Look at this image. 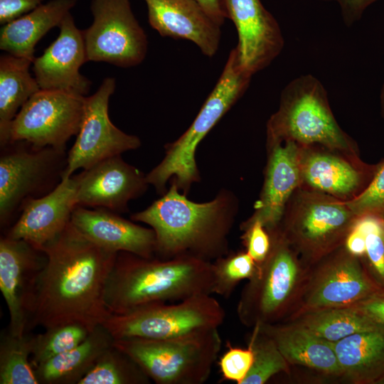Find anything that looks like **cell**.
<instances>
[{"mask_svg":"<svg viewBox=\"0 0 384 384\" xmlns=\"http://www.w3.org/2000/svg\"><path fill=\"white\" fill-rule=\"evenodd\" d=\"M246 252L259 264L267 257L271 247V237L261 223L255 221L240 228Z\"/></svg>","mask_w":384,"mask_h":384,"instance_id":"38","label":"cell"},{"mask_svg":"<svg viewBox=\"0 0 384 384\" xmlns=\"http://www.w3.org/2000/svg\"><path fill=\"white\" fill-rule=\"evenodd\" d=\"M254 361L252 349L235 347L227 343V350L220 356L218 365L224 380L242 384L248 374Z\"/></svg>","mask_w":384,"mask_h":384,"instance_id":"36","label":"cell"},{"mask_svg":"<svg viewBox=\"0 0 384 384\" xmlns=\"http://www.w3.org/2000/svg\"><path fill=\"white\" fill-rule=\"evenodd\" d=\"M267 148L268 159L260 198L252 215L240 224V228L258 221L268 233L277 230L291 197L301 186L300 146L286 141L267 144Z\"/></svg>","mask_w":384,"mask_h":384,"instance_id":"19","label":"cell"},{"mask_svg":"<svg viewBox=\"0 0 384 384\" xmlns=\"http://www.w3.org/2000/svg\"><path fill=\"white\" fill-rule=\"evenodd\" d=\"M77 206L75 176L63 177L48 193L25 201L18 218L5 235L41 250L65 228Z\"/></svg>","mask_w":384,"mask_h":384,"instance_id":"20","label":"cell"},{"mask_svg":"<svg viewBox=\"0 0 384 384\" xmlns=\"http://www.w3.org/2000/svg\"><path fill=\"white\" fill-rule=\"evenodd\" d=\"M46 260L43 250L26 241L1 237L0 289L9 314L7 330L14 336L27 333L37 280Z\"/></svg>","mask_w":384,"mask_h":384,"instance_id":"15","label":"cell"},{"mask_svg":"<svg viewBox=\"0 0 384 384\" xmlns=\"http://www.w3.org/2000/svg\"><path fill=\"white\" fill-rule=\"evenodd\" d=\"M211 294L147 305L124 314H111L102 325L114 339H165L218 329L225 312Z\"/></svg>","mask_w":384,"mask_h":384,"instance_id":"10","label":"cell"},{"mask_svg":"<svg viewBox=\"0 0 384 384\" xmlns=\"http://www.w3.org/2000/svg\"><path fill=\"white\" fill-rule=\"evenodd\" d=\"M299 170L301 186L338 199L355 197L363 181L353 164L320 146H300Z\"/></svg>","mask_w":384,"mask_h":384,"instance_id":"24","label":"cell"},{"mask_svg":"<svg viewBox=\"0 0 384 384\" xmlns=\"http://www.w3.org/2000/svg\"><path fill=\"white\" fill-rule=\"evenodd\" d=\"M334 1L341 9L343 21L347 26H351L358 21L365 10L372 4L378 0H322Z\"/></svg>","mask_w":384,"mask_h":384,"instance_id":"41","label":"cell"},{"mask_svg":"<svg viewBox=\"0 0 384 384\" xmlns=\"http://www.w3.org/2000/svg\"><path fill=\"white\" fill-rule=\"evenodd\" d=\"M269 233L270 252L257 264L237 306L238 317L247 327L286 321L298 302L309 271L278 229Z\"/></svg>","mask_w":384,"mask_h":384,"instance_id":"5","label":"cell"},{"mask_svg":"<svg viewBox=\"0 0 384 384\" xmlns=\"http://www.w3.org/2000/svg\"><path fill=\"white\" fill-rule=\"evenodd\" d=\"M86 96L40 90L23 105L11 122L3 146L25 141L36 147L65 151L81 125Z\"/></svg>","mask_w":384,"mask_h":384,"instance_id":"12","label":"cell"},{"mask_svg":"<svg viewBox=\"0 0 384 384\" xmlns=\"http://www.w3.org/2000/svg\"><path fill=\"white\" fill-rule=\"evenodd\" d=\"M75 176L78 206L117 213L127 212L129 202L142 196L149 185L146 175L121 155L105 159Z\"/></svg>","mask_w":384,"mask_h":384,"instance_id":"17","label":"cell"},{"mask_svg":"<svg viewBox=\"0 0 384 384\" xmlns=\"http://www.w3.org/2000/svg\"><path fill=\"white\" fill-rule=\"evenodd\" d=\"M238 210L236 196L223 188L212 200H189L176 183L146 209L131 215L156 235L155 257L189 256L213 262L229 252L228 237Z\"/></svg>","mask_w":384,"mask_h":384,"instance_id":"2","label":"cell"},{"mask_svg":"<svg viewBox=\"0 0 384 384\" xmlns=\"http://www.w3.org/2000/svg\"><path fill=\"white\" fill-rule=\"evenodd\" d=\"M256 326L274 341L289 365L304 366L328 377L341 378L331 342L293 321Z\"/></svg>","mask_w":384,"mask_h":384,"instance_id":"23","label":"cell"},{"mask_svg":"<svg viewBox=\"0 0 384 384\" xmlns=\"http://www.w3.org/2000/svg\"><path fill=\"white\" fill-rule=\"evenodd\" d=\"M351 306L384 326V291L376 292Z\"/></svg>","mask_w":384,"mask_h":384,"instance_id":"40","label":"cell"},{"mask_svg":"<svg viewBox=\"0 0 384 384\" xmlns=\"http://www.w3.org/2000/svg\"><path fill=\"white\" fill-rule=\"evenodd\" d=\"M285 321L299 324L318 337L331 343L338 342L356 333L383 326L352 306L309 311Z\"/></svg>","mask_w":384,"mask_h":384,"instance_id":"29","label":"cell"},{"mask_svg":"<svg viewBox=\"0 0 384 384\" xmlns=\"http://www.w3.org/2000/svg\"><path fill=\"white\" fill-rule=\"evenodd\" d=\"M73 225L87 239L114 253L130 252L152 258L156 252V235L151 228L128 220L105 208L88 209L77 206L71 216Z\"/></svg>","mask_w":384,"mask_h":384,"instance_id":"21","label":"cell"},{"mask_svg":"<svg viewBox=\"0 0 384 384\" xmlns=\"http://www.w3.org/2000/svg\"><path fill=\"white\" fill-rule=\"evenodd\" d=\"M150 26L162 37L185 39L213 57L220 38V26L194 0H144Z\"/></svg>","mask_w":384,"mask_h":384,"instance_id":"22","label":"cell"},{"mask_svg":"<svg viewBox=\"0 0 384 384\" xmlns=\"http://www.w3.org/2000/svg\"><path fill=\"white\" fill-rule=\"evenodd\" d=\"M346 203L358 217L365 214L384 216V163L378 168L368 186Z\"/></svg>","mask_w":384,"mask_h":384,"instance_id":"35","label":"cell"},{"mask_svg":"<svg viewBox=\"0 0 384 384\" xmlns=\"http://www.w3.org/2000/svg\"><path fill=\"white\" fill-rule=\"evenodd\" d=\"M218 329L165 339H114L156 384H203L209 378L221 348Z\"/></svg>","mask_w":384,"mask_h":384,"instance_id":"7","label":"cell"},{"mask_svg":"<svg viewBox=\"0 0 384 384\" xmlns=\"http://www.w3.org/2000/svg\"><path fill=\"white\" fill-rule=\"evenodd\" d=\"M114 341L102 324L97 326L75 348L38 365L39 384H78Z\"/></svg>","mask_w":384,"mask_h":384,"instance_id":"27","label":"cell"},{"mask_svg":"<svg viewBox=\"0 0 384 384\" xmlns=\"http://www.w3.org/2000/svg\"><path fill=\"white\" fill-rule=\"evenodd\" d=\"M380 102H381L383 112L384 114V83L382 86L381 92H380Z\"/></svg>","mask_w":384,"mask_h":384,"instance_id":"44","label":"cell"},{"mask_svg":"<svg viewBox=\"0 0 384 384\" xmlns=\"http://www.w3.org/2000/svg\"><path fill=\"white\" fill-rule=\"evenodd\" d=\"M115 87V79L108 77L93 95L86 96L80 130L68 153L63 178L71 177L78 169H88L105 159L140 147L139 137L120 130L109 117V101Z\"/></svg>","mask_w":384,"mask_h":384,"instance_id":"14","label":"cell"},{"mask_svg":"<svg viewBox=\"0 0 384 384\" xmlns=\"http://www.w3.org/2000/svg\"><path fill=\"white\" fill-rule=\"evenodd\" d=\"M357 218L346 201L299 187L278 230L309 268L343 245Z\"/></svg>","mask_w":384,"mask_h":384,"instance_id":"8","label":"cell"},{"mask_svg":"<svg viewBox=\"0 0 384 384\" xmlns=\"http://www.w3.org/2000/svg\"><path fill=\"white\" fill-rule=\"evenodd\" d=\"M1 149L0 224L6 228L25 201L48 193L61 181L68 154L25 141L11 142Z\"/></svg>","mask_w":384,"mask_h":384,"instance_id":"9","label":"cell"},{"mask_svg":"<svg viewBox=\"0 0 384 384\" xmlns=\"http://www.w3.org/2000/svg\"><path fill=\"white\" fill-rule=\"evenodd\" d=\"M88 329L78 324H68L46 329L34 336L31 362L35 368L40 363L65 353L82 342Z\"/></svg>","mask_w":384,"mask_h":384,"instance_id":"33","label":"cell"},{"mask_svg":"<svg viewBox=\"0 0 384 384\" xmlns=\"http://www.w3.org/2000/svg\"><path fill=\"white\" fill-rule=\"evenodd\" d=\"M212 262L189 256L142 257L119 252L110 274L105 302L111 314L160 303L212 294Z\"/></svg>","mask_w":384,"mask_h":384,"instance_id":"3","label":"cell"},{"mask_svg":"<svg viewBox=\"0 0 384 384\" xmlns=\"http://www.w3.org/2000/svg\"><path fill=\"white\" fill-rule=\"evenodd\" d=\"M383 219H384V216H383Z\"/></svg>","mask_w":384,"mask_h":384,"instance_id":"46","label":"cell"},{"mask_svg":"<svg viewBox=\"0 0 384 384\" xmlns=\"http://www.w3.org/2000/svg\"><path fill=\"white\" fill-rule=\"evenodd\" d=\"M343 246L351 255L362 259L366 250V236L353 226L346 238Z\"/></svg>","mask_w":384,"mask_h":384,"instance_id":"42","label":"cell"},{"mask_svg":"<svg viewBox=\"0 0 384 384\" xmlns=\"http://www.w3.org/2000/svg\"><path fill=\"white\" fill-rule=\"evenodd\" d=\"M76 3L77 0H50L3 25L0 49L33 61L36 45L51 28L60 25Z\"/></svg>","mask_w":384,"mask_h":384,"instance_id":"25","label":"cell"},{"mask_svg":"<svg viewBox=\"0 0 384 384\" xmlns=\"http://www.w3.org/2000/svg\"><path fill=\"white\" fill-rule=\"evenodd\" d=\"M43 0H0V24H6L31 11Z\"/></svg>","mask_w":384,"mask_h":384,"instance_id":"39","label":"cell"},{"mask_svg":"<svg viewBox=\"0 0 384 384\" xmlns=\"http://www.w3.org/2000/svg\"><path fill=\"white\" fill-rule=\"evenodd\" d=\"M46 263L37 280L26 332L78 324L91 332L111 316L105 302L117 253L87 239L71 223L42 250Z\"/></svg>","mask_w":384,"mask_h":384,"instance_id":"1","label":"cell"},{"mask_svg":"<svg viewBox=\"0 0 384 384\" xmlns=\"http://www.w3.org/2000/svg\"><path fill=\"white\" fill-rule=\"evenodd\" d=\"M252 76L238 63L235 48L231 50L223 72L187 130L176 141L165 146L161 161L146 175L149 185L163 195L169 180L188 194L191 186L200 181L196 152L206 134L242 96Z\"/></svg>","mask_w":384,"mask_h":384,"instance_id":"4","label":"cell"},{"mask_svg":"<svg viewBox=\"0 0 384 384\" xmlns=\"http://www.w3.org/2000/svg\"><path fill=\"white\" fill-rule=\"evenodd\" d=\"M332 345L343 380L375 384L384 376V326L350 335Z\"/></svg>","mask_w":384,"mask_h":384,"instance_id":"26","label":"cell"},{"mask_svg":"<svg viewBox=\"0 0 384 384\" xmlns=\"http://www.w3.org/2000/svg\"><path fill=\"white\" fill-rule=\"evenodd\" d=\"M375 384H384V376H383L382 378H380V379H378Z\"/></svg>","mask_w":384,"mask_h":384,"instance_id":"45","label":"cell"},{"mask_svg":"<svg viewBox=\"0 0 384 384\" xmlns=\"http://www.w3.org/2000/svg\"><path fill=\"white\" fill-rule=\"evenodd\" d=\"M150 381L140 367L113 343L78 384H149Z\"/></svg>","mask_w":384,"mask_h":384,"instance_id":"31","label":"cell"},{"mask_svg":"<svg viewBox=\"0 0 384 384\" xmlns=\"http://www.w3.org/2000/svg\"><path fill=\"white\" fill-rule=\"evenodd\" d=\"M226 18L235 25V48L240 68L252 76L281 53L284 38L279 26L260 0H222Z\"/></svg>","mask_w":384,"mask_h":384,"instance_id":"16","label":"cell"},{"mask_svg":"<svg viewBox=\"0 0 384 384\" xmlns=\"http://www.w3.org/2000/svg\"><path fill=\"white\" fill-rule=\"evenodd\" d=\"M267 141H291L300 146L355 154L351 139L332 114L324 86L311 75L298 77L284 88L279 109L267 124Z\"/></svg>","mask_w":384,"mask_h":384,"instance_id":"6","label":"cell"},{"mask_svg":"<svg viewBox=\"0 0 384 384\" xmlns=\"http://www.w3.org/2000/svg\"><path fill=\"white\" fill-rule=\"evenodd\" d=\"M35 334L14 336L7 329L0 341V384H39L31 362Z\"/></svg>","mask_w":384,"mask_h":384,"instance_id":"30","label":"cell"},{"mask_svg":"<svg viewBox=\"0 0 384 384\" xmlns=\"http://www.w3.org/2000/svg\"><path fill=\"white\" fill-rule=\"evenodd\" d=\"M361 261L343 245L309 267L298 302L287 320L309 311L351 306L383 291Z\"/></svg>","mask_w":384,"mask_h":384,"instance_id":"11","label":"cell"},{"mask_svg":"<svg viewBox=\"0 0 384 384\" xmlns=\"http://www.w3.org/2000/svg\"><path fill=\"white\" fill-rule=\"evenodd\" d=\"M365 236V267L372 279L384 291V223Z\"/></svg>","mask_w":384,"mask_h":384,"instance_id":"37","label":"cell"},{"mask_svg":"<svg viewBox=\"0 0 384 384\" xmlns=\"http://www.w3.org/2000/svg\"><path fill=\"white\" fill-rule=\"evenodd\" d=\"M93 21L82 31L86 60L130 68L140 64L148 41L135 18L129 0H92Z\"/></svg>","mask_w":384,"mask_h":384,"instance_id":"13","label":"cell"},{"mask_svg":"<svg viewBox=\"0 0 384 384\" xmlns=\"http://www.w3.org/2000/svg\"><path fill=\"white\" fill-rule=\"evenodd\" d=\"M213 294L224 298L231 296L243 279H250L257 270V263L246 251L228 253L212 262Z\"/></svg>","mask_w":384,"mask_h":384,"instance_id":"34","label":"cell"},{"mask_svg":"<svg viewBox=\"0 0 384 384\" xmlns=\"http://www.w3.org/2000/svg\"><path fill=\"white\" fill-rule=\"evenodd\" d=\"M248 346L254 354L252 367L242 384H264L279 373H290V365L274 341L259 327L252 328Z\"/></svg>","mask_w":384,"mask_h":384,"instance_id":"32","label":"cell"},{"mask_svg":"<svg viewBox=\"0 0 384 384\" xmlns=\"http://www.w3.org/2000/svg\"><path fill=\"white\" fill-rule=\"evenodd\" d=\"M196 1L215 21L218 25L222 26L226 15L223 9L222 0H194Z\"/></svg>","mask_w":384,"mask_h":384,"instance_id":"43","label":"cell"},{"mask_svg":"<svg viewBox=\"0 0 384 384\" xmlns=\"http://www.w3.org/2000/svg\"><path fill=\"white\" fill-rule=\"evenodd\" d=\"M31 60L6 53L0 57V144L23 105L41 89L29 73Z\"/></svg>","mask_w":384,"mask_h":384,"instance_id":"28","label":"cell"},{"mask_svg":"<svg viewBox=\"0 0 384 384\" xmlns=\"http://www.w3.org/2000/svg\"><path fill=\"white\" fill-rule=\"evenodd\" d=\"M58 27L57 38L33 61L34 78L41 90L87 96L92 82L80 73L87 62L82 31L76 27L70 12Z\"/></svg>","mask_w":384,"mask_h":384,"instance_id":"18","label":"cell"}]
</instances>
